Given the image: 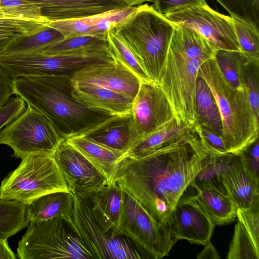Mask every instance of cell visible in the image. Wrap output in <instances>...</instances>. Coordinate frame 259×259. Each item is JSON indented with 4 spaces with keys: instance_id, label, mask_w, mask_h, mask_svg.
Segmentation results:
<instances>
[{
    "instance_id": "1",
    "label": "cell",
    "mask_w": 259,
    "mask_h": 259,
    "mask_svg": "<svg viewBox=\"0 0 259 259\" xmlns=\"http://www.w3.org/2000/svg\"><path fill=\"white\" fill-rule=\"evenodd\" d=\"M209 155L194 129L187 128L153 151L125 156L114 183L166 226L169 213L192 188Z\"/></svg>"
},
{
    "instance_id": "2",
    "label": "cell",
    "mask_w": 259,
    "mask_h": 259,
    "mask_svg": "<svg viewBox=\"0 0 259 259\" xmlns=\"http://www.w3.org/2000/svg\"><path fill=\"white\" fill-rule=\"evenodd\" d=\"M217 50L200 34L175 25L156 83L178 124L192 128L198 123L195 101L198 70L204 62L215 57Z\"/></svg>"
},
{
    "instance_id": "3",
    "label": "cell",
    "mask_w": 259,
    "mask_h": 259,
    "mask_svg": "<svg viewBox=\"0 0 259 259\" xmlns=\"http://www.w3.org/2000/svg\"><path fill=\"white\" fill-rule=\"evenodd\" d=\"M71 76L40 75L12 81L13 94L45 115L63 139L79 135L112 115L89 108L72 96Z\"/></svg>"
},
{
    "instance_id": "4",
    "label": "cell",
    "mask_w": 259,
    "mask_h": 259,
    "mask_svg": "<svg viewBox=\"0 0 259 259\" xmlns=\"http://www.w3.org/2000/svg\"><path fill=\"white\" fill-rule=\"evenodd\" d=\"M198 75L209 87L222 122V138L228 153L239 154L258 139L259 118L250 105L247 90L234 88L215 57L200 66Z\"/></svg>"
},
{
    "instance_id": "5",
    "label": "cell",
    "mask_w": 259,
    "mask_h": 259,
    "mask_svg": "<svg viewBox=\"0 0 259 259\" xmlns=\"http://www.w3.org/2000/svg\"><path fill=\"white\" fill-rule=\"evenodd\" d=\"M175 28V24L147 3L114 28L149 78L155 83Z\"/></svg>"
},
{
    "instance_id": "6",
    "label": "cell",
    "mask_w": 259,
    "mask_h": 259,
    "mask_svg": "<svg viewBox=\"0 0 259 259\" xmlns=\"http://www.w3.org/2000/svg\"><path fill=\"white\" fill-rule=\"evenodd\" d=\"M17 251L20 259L93 258L69 216L30 222Z\"/></svg>"
},
{
    "instance_id": "7",
    "label": "cell",
    "mask_w": 259,
    "mask_h": 259,
    "mask_svg": "<svg viewBox=\"0 0 259 259\" xmlns=\"http://www.w3.org/2000/svg\"><path fill=\"white\" fill-rule=\"evenodd\" d=\"M21 159L2 181L0 198L27 205L48 193L70 191L53 155H29Z\"/></svg>"
},
{
    "instance_id": "8",
    "label": "cell",
    "mask_w": 259,
    "mask_h": 259,
    "mask_svg": "<svg viewBox=\"0 0 259 259\" xmlns=\"http://www.w3.org/2000/svg\"><path fill=\"white\" fill-rule=\"evenodd\" d=\"M115 58L111 48L89 52L56 55L35 53L2 56L0 67L12 80L40 75L72 76L87 67Z\"/></svg>"
},
{
    "instance_id": "9",
    "label": "cell",
    "mask_w": 259,
    "mask_h": 259,
    "mask_svg": "<svg viewBox=\"0 0 259 259\" xmlns=\"http://www.w3.org/2000/svg\"><path fill=\"white\" fill-rule=\"evenodd\" d=\"M71 192L74 197L73 224L93 258H150L124 235L115 236L105 232L95 220L88 197L74 191Z\"/></svg>"
},
{
    "instance_id": "10",
    "label": "cell",
    "mask_w": 259,
    "mask_h": 259,
    "mask_svg": "<svg viewBox=\"0 0 259 259\" xmlns=\"http://www.w3.org/2000/svg\"><path fill=\"white\" fill-rule=\"evenodd\" d=\"M63 140L51 120L43 113L28 105L24 112L0 132V144L9 146L13 155H53Z\"/></svg>"
},
{
    "instance_id": "11",
    "label": "cell",
    "mask_w": 259,
    "mask_h": 259,
    "mask_svg": "<svg viewBox=\"0 0 259 259\" xmlns=\"http://www.w3.org/2000/svg\"><path fill=\"white\" fill-rule=\"evenodd\" d=\"M123 196L119 234L130 239L150 258L159 259L168 255L177 242L171 237L167 227L154 219L133 197L124 191Z\"/></svg>"
},
{
    "instance_id": "12",
    "label": "cell",
    "mask_w": 259,
    "mask_h": 259,
    "mask_svg": "<svg viewBox=\"0 0 259 259\" xmlns=\"http://www.w3.org/2000/svg\"><path fill=\"white\" fill-rule=\"evenodd\" d=\"M163 16L174 24L200 34L218 49L241 51L231 17L207 5L186 8Z\"/></svg>"
},
{
    "instance_id": "13",
    "label": "cell",
    "mask_w": 259,
    "mask_h": 259,
    "mask_svg": "<svg viewBox=\"0 0 259 259\" xmlns=\"http://www.w3.org/2000/svg\"><path fill=\"white\" fill-rule=\"evenodd\" d=\"M192 188L179 199L166 225L176 242L186 240L204 245L210 240L215 225L196 200L194 188L190 192Z\"/></svg>"
},
{
    "instance_id": "14",
    "label": "cell",
    "mask_w": 259,
    "mask_h": 259,
    "mask_svg": "<svg viewBox=\"0 0 259 259\" xmlns=\"http://www.w3.org/2000/svg\"><path fill=\"white\" fill-rule=\"evenodd\" d=\"M215 180L238 208H248L259 197V179L246 168L240 154L215 156Z\"/></svg>"
},
{
    "instance_id": "15",
    "label": "cell",
    "mask_w": 259,
    "mask_h": 259,
    "mask_svg": "<svg viewBox=\"0 0 259 259\" xmlns=\"http://www.w3.org/2000/svg\"><path fill=\"white\" fill-rule=\"evenodd\" d=\"M131 113L140 138L174 118L166 98L154 82L141 83L133 102Z\"/></svg>"
},
{
    "instance_id": "16",
    "label": "cell",
    "mask_w": 259,
    "mask_h": 259,
    "mask_svg": "<svg viewBox=\"0 0 259 259\" xmlns=\"http://www.w3.org/2000/svg\"><path fill=\"white\" fill-rule=\"evenodd\" d=\"M53 156L70 191L89 194L107 185L102 175L65 139L60 143Z\"/></svg>"
},
{
    "instance_id": "17",
    "label": "cell",
    "mask_w": 259,
    "mask_h": 259,
    "mask_svg": "<svg viewBox=\"0 0 259 259\" xmlns=\"http://www.w3.org/2000/svg\"><path fill=\"white\" fill-rule=\"evenodd\" d=\"M72 84L91 83L132 99L136 96L140 78L117 58L82 69L71 76Z\"/></svg>"
},
{
    "instance_id": "18",
    "label": "cell",
    "mask_w": 259,
    "mask_h": 259,
    "mask_svg": "<svg viewBox=\"0 0 259 259\" xmlns=\"http://www.w3.org/2000/svg\"><path fill=\"white\" fill-rule=\"evenodd\" d=\"M137 6L126 7L82 18L49 21L48 25L59 30L64 38L82 36H105L107 32L120 26L136 11Z\"/></svg>"
},
{
    "instance_id": "19",
    "label": "cell",
    "mask_w": 259,
    "mask_h": 259,
    "mask_svg": "<svg viewBox=\"0 0 259 259\" xmlns=\"http://www.w3.org/2000/svg\"><path fill=\"white\" fill-rule=\"evenodd\" d=\"M80 135L125 156L140 138L131 112L111 115Z\"/></svg>"
},
{
    "instance_id": "20",
    "label": "cell",
    "mask_w": 259,
    "mask_h": 259,
    "mask_svg": "<svg viewBox=\"0 0 259 259\" xmlns=\"http://www.w3.org/2000/svg\"><path fill=\"white\" fill-rule=\"evenodd\" d=\"M40 9L49 21L82 18L128 7L115 0H26Z\"/></svg>"
},
{
    "instance_id": "21",
    "label": "cell",
    "mask_w": 259,
    "mask_h": 259,
    "mask_svg": "<svg viewBox=\"0 0 259 259\" xmlns=\"http://www.w3.org/2000/svg\"><path fill=\"white\" fill-rule=\"evenodd\" d=\"M84 195L88 197L95 220L101 228L106 233L120 235L118 227L124 206L122 189L114 183Z\"/></svg>"
},
{
    "instance_id": "22",
    "label": "cell",
    "mask_w": 259,
    "mask_h": 259,
    "mask_svg": "<svg viewBox=\"0 0 259 259\" xmlns=\"http://www.w3.org/2000/svg\"><path fill=\"white\" fill-rule=\"evenodd\" d=\"M192 186L196 200L215 226L225 225L235 220L236 205L213 180H195Z\"/></svg>"
},
{
    "instance_id": "23",
    "label": "cell",
    "mask_w": 259,
    "mask_h": 259,
    "mask_svg": "<svg viewBox=\"0 0 259 259\" xmlns=\"http://www.w3.org/2000/svg\"><path fill=\"white\" fill-rule=\"evenodd\" d=\"M73 97L90 108L112 115L131 112L134 99L91 83L72 84Z\"/></svg>"
},
{
    "instance_id": "24",
    "label": "cell",
    "mask_w": 259,
    "mask_h": 259,
    "mask_svg": "<svg viewBox=\"0 0 259 259\" xmlns=\"http://www.w3.org/2000/svg\"><path fill=\"white\" fill-rule=\"evenodd\" d=\"M105 178L107 185L114 184L119 162L125 154L94 142L82 135L67 139Z\"/></svg>"
},
{
    "instance_id": "25",
    "label": "cell",
    "mask_w": 259,
    "mask_h": 259,
    "mask_svg": "<svg viewBox=\"0 0 259 259\" xmlns=\"http://www.w3.org/2000/svg\"><path fill=\"white\" fill-rule=\"evenodd\" d=\"M73 203V195L70 191L50 193L28 204L26 217L29 223L60 216L72 217Z\"/></svg>"
},
{
    "instance_id": "26",
    "label": "cell",
    "mask_w": 259,
    "mask_h": 259,
    "mask_svg": "<svg viewBox=\"0 0 259 259\" xmlns=\"http://www.w3.org/2000/svg\"><path fill=\"white\" fill-rule=\"evenodd\" d=\"M195 102L198 124L222 136V122L217 102L209 87L198 75Z\"/></svg>"
},
{
    "instance_id": "27",
    "label": "cell",
    "mask_w": 259,
    "mask_h": 259,
    "mask_svg": "<svg viewBox=\"0 0 259 259\" xmlns=\"http://www.w3.org/2000/svg\"><path fill=\"white\" fill-rule=\"evenodd\" d=\"M64 39L61 32L48 25L34 34L22 37L10 45L0 55H24L38 53Z\"/></svg>"
},
{
    "instance_id": "28",
    "label": "cell",
    "mask_w": 259,
    "mask_h": 259,
    "mask_svg": "<svg viewBox=\"0 0 259 259\" xmlns=\"http://www.w3.org/2000/svg\"><path fill=\"white\" fill-rule=\"evenodd\" d=\"M110 48L106 35H82L65 38L38 53L47 55L78 53L99 51Z\"/></svg>"
},
{
    "instance_id": "29",
    "label": "cell",
    "mask_w": 259,
    "mask_h": 259,
    "mask_svg": "<svg viewBox=\"0 0 259 259\" xmlns=\"http://www.w3.org/2000/svg\"><path fill=\"white\" fill-rule=\"evenodd\" d=\"M49 22L15 18H0V55L17 39L47 27Z\"/></svg>"
},
{
    "instance_id": "30",
    "label": "cell",
    "mask_w": 259,
    "mask_h": 259,
    "mask_svg": "<svg viewBox=\"0 0 259 259\" xmlns=\"http://www.w3.org/2000/svg\"><path fill=\"white\" fill-rule=\"evenodd\" d=\"M187 128H191L178 124L173 118L156 130L140 138L126 156L138 157L153 151Z\"/></svg>"
},
{
    "instance_id": "31",
    "label": "cell",
    "mask_w": 259,
    "mask_h": 259,
    "mask_svg": "<svg viewBox=\"0 0 259 259\" xmlns=\"http://www.w3.org/2000/svg\"><path fill=\"white\" fill-rule=\"evenodd\" d=\"M26 206L20 202L0 198V239H7L28 226Z\"/></svg>"
},
{
    "instance_id": "32",
    "label": "cell",
    "mask_w": 259,
    "mask_h": 259,
    "mask_svg": "<svg viewBox=\"0 0 259 259\" xmlns=\"http://www.w3.org/2000/svg\"><path fill=\"white\" fill-rule=\"evenodd\" d=\"M249 54L242 51L218 49L216 61L227 80L235 88L246 89L244 84V65Z\"/></svg>"
},
{
    "instance_id": "33",
    "label": "cell",
    "mask_w": 259,
    "mask_h": 259,
    "mask_svg": "<svg viewBox=\"0 0 259 259\" xmlns=\"http://www.w3.org/2000/svg\"><path fill=\"white\" fill-rule=\"evenodd\" d=\"M227 258H259V247L255 245L243 224L239 221L235 225Z\"/></svg>"
},
{
    "instance_id": "34",
    "label": "cell",
    "mask_w": 259,
    "mask_h": 259,
    "mask_svg": "<svg viewBox=\"0 0 259 259\" xmlns=\"http://www.w3.org/2000/svg\"><path fill=\"white\" fill-rule=\"evenodd\" d=\"M107 38L116 58L133 71L142 82H153L148 76L133 53L116 34L114 29L108 31Z\"/></svg>"
},
{
    "instance_id": "35",
    "label": "cell",
    "mask_w": 259,
    "mask_h": 259,
    "mask_svg": "<svg viewBox=\"0 0 259 259\" xmlns=\"http://www.w3.org/2000/svg\"><path fill=\"white\" fill-rule=\"evenodd\" d=\"M0 14L7 18L49 21L42 16L40 8L26 0H0Z\"/></svg>"
},
{
    "instance_id": "36",
    "label": "cell",
    "mask_w": 259,
    "mask_h": 259,
    "mask_svg": "<svg viewBox=\"0 0 259 259\" xmlns=\"http://www.w3.org/2000/svg\"><path fill=\"white\" fill-rule=\"evenodd\" d=\"M231 17H236L259 28V0H214Z\"/></svg>"
},
{
    "instance_id": "37",
    "label": "cell",
    "mask_w": 259,
    "mask_h": 259,
    "mask_svg": "<svg viewBox=\"0 0 259 259\" xmlns=\"http://www.w3.org/2000/svg\"><path fill=\"white\" fill-rule=\"evenodd\" d=\"M241 51L259 56V28L236 17H231Z\"/></svg>"
},
{
    "instance_id": "38",
    "label": "cell",
    "mask_w": 259,
    "mask_h": 259,
    "mask_svg": "<svg viewBox=\"0 0 259 259\" xmlns=\"http://www.w3.org/2000/svg\"><path fill=\"white\" fill-rule=\"evenodd\" d=\"M244 80L250 105L259 118V56L248 55L244 65Z\"/></svg>"
},
{
    "instance_id": "39",
    "label": "cell",
    "mask_w": 259,
    "mask_h": 259,
    "mask_svg": "<svg viewBox=\"0 0 259 259\" xmlns=\"http://www.w3.org/2000/svg\"><path fill=\"white\" fill-rule=\"evenodd\" d=\"M236 218L244 226L255 245L259 247V197L247 208H237Z\"/></svg>"
},
{
    "instance_id": "40",
    "label": "cell",
    "mask_w": 259,
    "mask_h": 259,
    "mask_svg": "<svg viewBox=\"0 0 259 259\" xmlns=\"http://www.w3.org/2000/svg\"><path fill=\"white\" fill-rule=\"evenodd\" d=\"M194 128L203 146L210 155L221 156L228 153L221 136L198 123Z\"/></svg>"
},
{
    "instance_id": "41",
    "label": "cell",
    "mask_w": 259,
    "mask_h": 259,
    "mask_svg": "<svg viewBox=\"0 0 259 259\" xmlns=\"http://www.w3.org/2000/svg\"><path fill=\"white\" fill-rule=\"evenodd\" d=\"M152 3L153 8L163 15L186 8L207 5L205 0H153Z\"/></svg>"
},
{
    "instance_id": "42",
    "label": "cell",
    "mask_w": 259,
    "mask_h": 259,
    "mask_svg": "<svg viewBox=\"0 0 259 259\" xmlns=\"http://www.w3.org/2000/svg\"><path fill=\"white\" fill-rule=\"evenodd\" d=\"M25 109V102L17 96L11 98L0 108V130L22 114Z\"/></svg>"
},
{
    "instance_id": "43",
    "label": "cell",
    "mask_w": 259,
    "mask_h": 259,
    "mask_svg": "<svg viewBox=\"0 0 259 259\" xmlns=\"http://www.w3.org/2000/svg\"><path fill=\"white\" fill-rule=\"evenodd\" d=\"M239 154L246 168L253 176L259 179L258 139Z\"/></svg>"
},
{
    "instance_id": "44",
    "label": "cell",
    "mask_w": 259,
    "mask_h": 259,
    "mask_svg": "<svg viewBox=\"0 0 259 259\" xmlns=\"http://www.w3.org/2000/svg\"><path fill=\"white\" fill-rule=\"evenodd\" d=\"M12 81V79L0 67V108L6 105L14 94Z\"/></svg>"
},
{
    "instance_id": "45",
    "label": "cell",
    "mask_w": 259,
    "mask_h": 259,
    "mask_svg": "<svg viewBox=\"0 0 259 259\" xmlns=\"http://www.w3.org/2000/svg\"><path fill=\"white\" fill-rule=\"evenodd\" d=\"M204 245V249L197 254V258L218 259L220 258L219 253L210 240Z\"/></svg>"
},
{
    "instance_id": "46",
    "label": "cell",
    "mask_w": 259,
    "mask_h": 259,
    "mask_svg": "<svg viewBox=\"0 0 259 259\" xmlns=\"http://www.w3.org/2000/svg\"><path fill=\"white\" fill-rule=\"evenodd\" d=\"M16 254L9 247L7 239H0V259H16Z\"/></svg>"
},
{
    "instance_id": "47",
    "label": "cell",
    "mask_w": 259,
    "mask_h": 259,
    "mask_svg": "<svg viewBox=\"0 0 259 259\" xmlns=\"http://www.w3.org/2000/svg\"><path fill=\"white\" fill-rule=\"evenodd\" d=\"M124 3L128 7L137 6L143 4L145 2L152 3L153 0H115Z\"/></svg>"
},
{
    "instance_id": "48",
    "label": "cell",
    "mask_w": 259,
    "mask_h": 259,
    "mask_svg": "<svg viewBox=\"0 0 259 259\" xmlns=\"http://www.w3.org/2000/svg\"><path fill=\"white\" fill-rule=\"evenodd\" d=\"M7 18V17H5L4 16H3L1 14H0V18Z\"/></svg>"
}]
</instances>
